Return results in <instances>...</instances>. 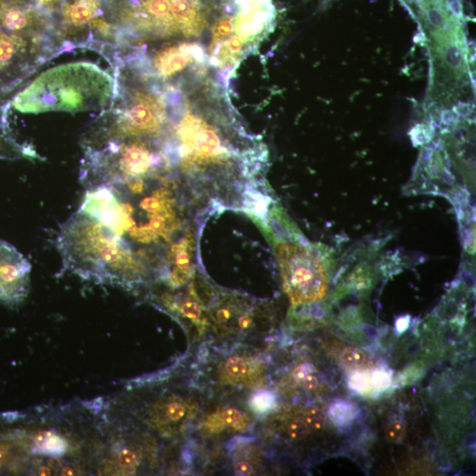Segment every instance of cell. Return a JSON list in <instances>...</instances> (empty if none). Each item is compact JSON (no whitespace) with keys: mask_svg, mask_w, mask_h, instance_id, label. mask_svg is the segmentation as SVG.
Listing matches in <instances>:
<instances>
[{"mask_svg":"<svg viewBox=\"0 0 476 476\" xmlns=\"http://www.w3.org/2000/svg\"><path fill=\"white\" fill-rule=\"evenodd\" d=\"M196 407L188 400L178 396L169 397L155 404L151 420L158 427H171L188 422L195 415Z\"/></svg>","mask_w":476,"mask_h":476,"instance_id":"7","label":"cell"},{"mask_svg":"<svg viewBox=\"0 0 476 476\" xmlns=\"http://www.w3.org/2000/svg\"><path fill=\"white\" fill-rule=\"evenodd\" d=\"M265 370V365L257 358L237 355L225 361L220 370V380L228 386H253L262 380Z\"/></svg>","mask_w":476,"mask_h":476,"instance_id":"5","label":"cell"},{"mask_svg":"<svg viewBox=\"0 0 476 476\" xmlns=\"http://www.w3.org/2000/svg\"><path fill=\"white\" fill-rule=\"evenodd\" d=\"M350 384L352 389L357 391V392H363L366 387L367 377H364L362 374H355L350 378Z\"/></svg>","mask_w":476,"mask_h":476,"instance_id":"24","label":"cell"},{"mask_svg":"<svg viewBox=\"0 0 476 476\" xmlns=\"http://www.w3.org/2000/svg\"><path fill=\"white\" fill-rule=\"evenodd\" d=\"M28 15L19 8H10L4 14L3 24L8 29L17 31L26 27L28 24Z\"/></svg>","mask_w":476,"mask_h":476,"instance_id":"12","label":"cell"},{"mask_svg":"<svg viewBox=\"0 0 476 476\" xmlns=\"http://www.w3.org/2000/svg\"><path fill=\"white\" fill-rule=\"evenodd\" d=\"M341 359L347 366L351 368H364L369 364L364 352L355 347L346 348L342 352Z\"/></svg>","mask_w":476,"mask_h":476,"instance_id":"13","label":"cell"},{"mask_svg":"<svg viewBox=\"0 0 476 476\" xmlns=\"http://www.w3.org/2000/svg\"><path fill=\"white\" fill-rule=\"evenodd\" d=\"M276 404L275 396L269 391H260L254 394L250 400V407L254 412L264 415L275 409Z\"/></svg>","mask_w":476,"mask_h":476,"instance_id":"11","label":"cell"},{"mask_svg":"<svg viewBox=\"0 0 476 476\" xmlns=\"http://www.w3.org/2000/svg\"><path fill=\"white\" fill-rule=\"evenodd\" d=\"M386 438L392 442L402 441L406 435L405 425L400 420L388 423L386 429Z\"/></svg>","mask_w":476,"mask_h":476,"instance_id":"18","label":"cell"},{"mask_svg":"<svg viewBox=\"0 0 476 476\" xmlns=\"http://www.w3.org/2000/svg\"><path fill=\"white\" fill-rule=\"evenodd\" d=\"M178 311L180 312L182 316L194 322L201 321L203 315L202 306L196 298L185 299L179 305Z\"/></svg>","mask_w":476,"mask_h":476,"instance_id":"15","label":"cell"},{"mask_svg":"<svg viewBox=\"0 0 476 476\" xmlns=\"http://www.w3.org/2000/svg\"><path fill=\"white\" fill-rule=\"evenodd\" d=\"M325 414L319 409H312L305 414V423L312 429H321L325 423Z\"/></svg>","mask_w":476,"mask_h":476,"instance_id":"19","label":"cell"},{"mask_svg":"<svg viewBox=\"0 0 476 476\" xmlns=\"http://www.w3.org/2000/svg\"><path fill=\"white\" fill-rule=\"evenodd\" d=\"M370 380L377 389H384L391 383L389 375L384 371H374L373 376L370 377Z\"/></svg>","mask_w":476,"mask_h":476,"instance_id":"21","label":"cell"},{"mask_svg":"<svg viewBox=\"0 0 476 476\" xmlns=\"http://www.w3.org/2000/svg\"><path fill=\"white\" fill-rule=\"evenodd\" d=\"M328 413L332 423L335 425L341 426L357 418L359 415L360 409L355 404L338 400L332 404Z\"/></svg>","mask_w":476,"mask_h":476,"instance_id":"10","label":"cell"},{"mask_svg":"<svg viewBox=\"0 0 476 476\" xmlns=\"http://www.w3.org/2000/svg\"><path fill=\"white\" fill-rule=\"evenodd\" d=\"M250 420L243 411L228 407L211 413L202 425L204 435H219L225 432H244L249 428Z\"/></svg>","mask_w":476,"mask_h":476,"instance_id":"8","label":"cell"},{"mask_svg":"<svg viewBox=\"0 0 476 476\" xmlns=\"http://www.w3.org/2000/svg\"><path fill=\"white\" fill-rule=\"evenodd\" d=\"M57 246L65 269L84 278L127 284L148 275L146 264L128 244L81 210L61 225Z\"/></svg>","mask_w":476,"mask_h":476,"instance_id":"1","label":"cell"},{"mask_svg":"<svg viewBox=\"0 0 476 476\" xmlns=\"http://www.w3.org/2000/svg\"><path fill=\"white\" fill-rule=\"evenodd\" d=\"M38 1H40L42 3H49V2L53 1V0H38Z\"/></svg>","mask_w":476,"mask_h":476,"instance_id":"28","label":"cell"},{"mask_svg":"<svg viewBox=\"0 0 476 476\" xmlns=\"http://www.w3.org/2000/svg\"><path fill=\"white\" fill-rule=\"evenodd\" d=\"M365 335L371 340H376L378 337V332L376 328L371 327L370 325H365L363 328Z\"/></svg>","mask_w":476,"mask_h":476,"instance_id":"26","label":"cell"},{"mask_svg":"<svg viewBox=\"0 0 476 476\" xmlns=\"http://www.w3.org/2000/svg\"><path fill=\"white\" fill-rule=\"evenodd\" d=\"M8 450L9 445H4V443H1V445H0V464L4 461L6 455H8Z\"/></svg>","mask_w":476,"mask_h":476,"instance_id":"27","label":"cell"},{"mask_svg":"<svg viewBox=\"0 0 476 476\" xmlns=\"http://www.w3.org/2000/svg\"><path fill=\"white\" fill-rule=\"evenodd\" d=\"M313 366L309 364H303L296 368L294 377L300 384L309 390L316 389L318 386V377L313 374Z\"/></svg>","mask_w":476,"mask_h":476,"instance_id":"14","label":"cell"},{"mask_svg":"<svg viewBox=\"0 0 476 476\" xmlns=\"http://www.w3.org/2000/svg\"><path fill=\"white\" fill-rule=\"evenodd\" d=\"M119 462L121 463L123 467L133 468L135 467L138 461L135 453L129 450H125L119 454Z\"/></svg>","mask_w":476,"mask_h":476,"instance_id":"22","label":"cell"},{"mask_svg":"<svg viewBox=\"0 0 476 476\" xmlns=\"http://www.w3.org/2000/svg\"><path fill=\"white\" fill-rule=\"evenodd\" d=\"M234 472L237 475H250L253 473V467L250 463L246 461H237L234 464Z\"/></svg>","mask_w":476,"mask_h":476,"instance_id":"23","label":"cell"},{"mask_svg":"<svg viewBox=\"0 0 476 476\" xmlns=\"http://www.w3.org/2000/svg\"><path fill=\"white\" fill-rule=\"evenodd\" d=\"M194 234L189 231L179 242L173 244L167 253L169 279L174 285H181L192 272L194 252Z\"/></svg>","mask_w":476,"mask_h":476,"instance_id":"6","label":"cell"},{"mask_svg":"<svg viewBox=\"0 0 476 476\" xmlns=\"http://www.w3.org/2000/svg\"><path fill=\"white\" fill-rule=\"evenodd\" d=\"M115 81L92 62L50 68L21 91L12 109L22 114L99 112L112 102Z\"/></svg>","mask_w":476,"mask_h":476,"instance_id":"2","label":"cell"},{"mask_svg":"<svg viewBox=\"0 0 476 476\" xmlns=\"http://www.w3.org/2000/svg\"><path fill=\"white\" fill-rule=\"evenodd\" d=\"M309 427L305 420H295L289 423L288 433L290 438L302 440L309 435Z\"/></svg>","mask_w":476,"mask_h":476,"instance_id":"17","label":"cell"},{"mask_svg":"<svg viewBox=\"0 0 476 476\" xmlns=\"http://www.w3.org/2000/svg\"><path fill=\"white\" fill-rule=\"evenodd\" d=\"M100 6L101 0H74L65 9L64 16L71 25H85L99 14Z\"/></svg>","mask_w":476,"mask_h":476,"instance_id":"9","label":"cell"},{"mask_svg":"<svg viewBox=\"0 0 476 476\" xmlns=\"http://www.w3.org/2000/svg\"><path fill=\"white\" fill-rule=\"evenodd\" d=\"M409 317H402L398 319L396 322V330L398 332H400V334H402V332H404L407 330V328H409Z\"/></svg>","mask_w":476,"mask_h":476,"instance_id":"25","label":"cell"},{"mask_svg":"<svg viewBox=\"0 0 476 476\" xmlns=\"http://www.w3.org/2000/svg\"><path fill=\"white\" fill-rule=\"evenodd\" d=\"M41 446L42 452L54 454L55 452H60L64 448L65 443L58 436H51L44 440Z\"/></svg>","mask_w":476,"mask_h":476,"instance_id":"20","label":"cell"},{"mask_svg":"<svg viewBox=\"0 0 476 476\" xmlns=\"http://www.w3.org/2000/svg\"><path fill=\"white\" fill-rule=\"evenodd\" d=\"M263 230L275 249L283 289L292 304L309 305L324 298L328 289L327 267L318 250L280 238L269 228Z\"/></svg>","mask_w":476,"mask_h":476,"instance_id":"3","label":"cell"},{"mask_svg":"<svg viewBox=\"0 0 476 476\" xmlns=\"http://www.w3.org/2000/svg\"><path fill=\"white\" fill-rule=\"evenodd\" d=\"M31 264L11 244L0 239V303L15 305L28 295Z\"/></svg>","mask_w":476,"mask_h":476,"instance_id":"4","label":"cell"},{"mask_svg":"<svg viewBox=\"0 0 476 476\" xmlns=\"http://www.w3.org/2000/svg\"><path fill=\"white\" fill-rule=\"evenodd\" d=\"M17 42L8 37H0V68L10 63L17 52Z\"/></svg>","mask_w":476,"mask_h":476,"instance_id":"16","label":"cell"}]
</instances>
